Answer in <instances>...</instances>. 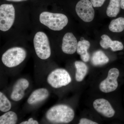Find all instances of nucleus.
<instances>
[{"instance_id":"14","label":"nucleus","mask_w":124,"mask_h":124,"mask_svg":"<svg viewBox=\"0 0 124 124\" xmlns=\"http://www.w3.org/2000/svg\"><path fill=\"white\" fill-rule=\"evenodd\" d=\"M109 59L103 51L99 50L93 54L91 62L93 65L96 66H102L109 62Z\"/></svg>"},{"instance_id":"22","label":"nucleus","mask_w":124,"mask_h":124,"mask_svg":"<svg viewBox=\"0 0 124 124\" xmlns=\"http://www.w3.org/2000/svg\"><path fill=\"white\" fill-rule=\"evenodd\" d=\"M106 0H90L93 7H99L102 6Z\"/></svg>"},{"instance_id":"11","label":"nucleus","mask_w":124,"mask_h":124,"mask_svg":"<svg viewBox=\"0 0 124 124\" xmlns=\"http://www.w3.org/2000/svg\"><path fill=\"white\" fill-rule=\"evenodd\" d=\"M78 42L76 38L72 32H67L62 39V51L67 54H72L77 51Z\"/></svg>"},{"instance_id":"10","label":"nucleus","mask_w":124,"mask_h":124,"mask_svg":"<svg viewBox=\"0 0 124 124\" xmlns=\"http://www.w3.org/2000/svg\"><path fill=\"white\" fill-rule=\"evenodd\" d=\"M28 81L24 78L18 80L14 85L10 95L11 100L18 101L22 100L24 95V92L29 86Z\"/></svg>"},{"instance_id":"20","label":"nucleus","mask_w":124,"mask_h":124,"mask_svg":"<svg viewBox=\"0 0 124 124\" xmlns=\"http://www.w3.org/2000/svg\"><path fill=\"white\" fill-rule=\"evenodd\" d=\"M102 39L100 41V46L104 49H107L110 48L112 40L110 37L107 35H103L101 36Z\"/></svg>"},{"instance_id":"2","label":"nucleus","mask_w":124,"mask_h":124,"mask_svg":"<svg viewBox=\"0 0 124 124\" xmlns=\"http://www.w3.org/2000/svg\"><path fill=\"white\" fill-rule=\"evenodd\" d=\"M41 23L54 31H60L67 26L68 19L63 14L44 11L40 15Z\"/></svg>"},{"instance_id":"6","label":"nucleus","mask_w":124,"mask_h":124,"mask_svg":"<svg viewBox=\"0 0 124 124\" xmlns=\"http://www.w3.org/2000/svg\"><path fill=\"white\" fill-rule=\"evenodd\" d=\"M47 81L53 88H58L69 84L71 81V79L66 70L58 68L54 70L49 74Z\"/></svg>"},{"instance_id":"8","label":"nucleus","mask_w":124,"mask_h":124,"mask_svg":"<svg viewBox=\"0 0 124 124\" xmlns=\"http://www.w3.org/2000/svg\"><path fill=\"white\" fill-rule=\"evenodd\" d=\"M119 76V71L116 68H113L108 71L107 77L100 83V91L108 93L115 91L118 86L117 79Z\"/></svg>"},{"instance_id":"25","label":"nucleus","mask_w":124,"mask_h":124,"mask_svg":"<svg viewBox=\"0 0 124 124\" xmlns=\"http://www.w3.org/2000/svg\"><path fill=\"white\" fill-rule=\"evenodd\" d=\"M121 8L124 10V0H121Z\"/></svg>"},{"instance_id":"16","label":"nucleus","mask_w":124,"mask_h":124,"mask_svg":"<svg viewBox=\"0 0 124 124\" xmlns=\"http://www.w3.org/2000/svg\"><path fill=\"white\" fill-rule=\"evenodd\" d=\"M120 7L121 0H110L107 8V15L110 17H116L119 13Z\"/></svg>"},{"instance_id":"4","label":"nucleus","mask_w":124,"mask_h":124,"mask_svg":"<svg viewBox=\"0 0 124 124\" xmlns=\"http://www.w3.org/2000/svg\"><path fill=\"white\" fill-rule=\"evenodd\" d=\"M33 42L35 51L38 57L42 60H46L50 57V45L48 38L45 32H37L34 36Z\"/></svg>"},{"instance_id":"13","label":"nucleus","mask_w":124,"mask_h":124,"mask_svg":"<svg viewBox=\"0 0 124 124\" xmlns=\"http://www.w3.org/2000/svg\"><path fill=\"white\" fill-rule=\"evenodd\" d=\"M90 46V43L87 40L80 41L78 42L77 52L80 55L81 59L85 62H88L89 60L90 57L88 50Z\"/></svg>"},{"instance_id":"18","label":"nucleus","mask_w":124,"mask_h":124,"mask_svg":"<svg viewBox=\"0 0 124 124\" xmlns=\"http://www.w3.org/2000/svg\"><path fill=\"white\" fill-rule=\"evenodd\" d=\"M108 28L113 32H122L124 30V18L119 17L112 20Z\"/></svg>"},{"instance_id":"5","label":"nucleus","mask_w":124,"mask_h":124,"mask_svg":"<svg viewBox=\"0 0 124 124\" xmlns=\"http://www.w3.org/2000/svg\"><path fill=\"white\" fill-rule=\"evenodd\" d=\"M15 9L11 4H3L0 6V30L8 31L13 26L15 20Z\"/></svg>"},{"instance_id":"15","label":"nucleus","mask_w":124,"mask_h":124,"mask_svg":"<svg viewBox=\"0 0 124 124\" xmlns=\"http://www.w3.org/2000/svg\"><path fill=\"white\" fill-rule=\"evenodd\" d=\"M76 68L75 78L78 82H81L86 75L88 67L86 64L81 61H76L75 62Z\"/></svg>"},{"instance_id":"19","label":"nucleus","mask_w":124,"mask_h":124,"mask_svg":"<svg viewBox=\"0 0 124 124\" xmlns=\"http://www.w3.org/2000/svg\"><path fill=\"white\" fill-rule=\"evenodd\" d=\"M11 107V103L5 95L0 92V110L2 112H7Z\"/></svg>"},{"instance_id":"3","label":"nucleus","mask_w":124,"mask_h":124,"mask_svg":"<svg viewBox=\"0 0 124 124\" xmlns=\"http://www.w3.org/2000/svg\"><path fill=\"white\" fill-rule=\"evenodd\" d=\"M27 56L25 49L21 47H12L2 54L1 60L3 64L8 68L17 66L23 62Z\"/></svg>"},{"instance_id":"26","label":"nucleus","mask_w":124,"mask_h":124,"mask_svg":"<svg viewBox=\"0 0 124 124\" xmlns=\"http://www.w3.org/2000/svg\"><path fill=\"white\" fill-rule=\"evenodd\" d=\"M6 0L10 1H13V2H20V1L27 0Z\"/></svg>"},{"instance_id":"7","label":"nucleus","mask_w":124,"mask_h":124,"mask_svg":"<svg viewBox=\"0 0 124 124\" xmlns=\"http://www.w3.org/2000/svg\"><path fill=\"white\" fill-rule=\"evenodd\" d=\"M93 4L89 0H80L77 4L76 11L78 16L85 22L93 21L94 10Z\"/></svg>"},{"instance_id":"24","label":"nucleus","mask_w":124,"mask_h":124,"mask_svg":"<svg viewBox=\"0 0 124 124\" xmlns=\"http://www.w3.org/2000/svg\"><path fill=\"white\" fill-rule=\"evenodd\" d=\"M19 124H39L37 121L33 120L32 118H31L27 121H23Z\"/></svg>"},{"instance_id":"1","label":"nucleus","mask_w":124,"mask_h":124,"mask_svg":"<svg viewBox=\"0 0 124 124\" xmlns=\"http://www.w3.org/2000/svg\"><path fill=\"white\" fill-rule=\"evenodd\" d=\"M75 112L70 107L58 104L52 107L46 113V119L54 124H67L72 121Z\"/></svg>"},{"instance_id":"17","label":"nucleus","mask_w":124,"mask_h":124,"mask_svg":"<svg viewBox=\"0 0 124 124\" xmlns=\"http://www.w3.org/2000/svg\"><path fill=\"white\" fill-rule=\"evenodd\" d=\"M17 120L16 113L10 111L0 116V124H16Z\"/></svg>"},{"instance_id":"23","label":"nucleus","mask_w":124,"mask_h":124,"mask_svg":"<svg viewBox=\"0 0 124 124\" xmlns=\"http://www.w3.org/2000/svg\"><path fill=\"white\" fill-rule=\"evenodd\" d=\"M78 124H99L97 122L85 118L81 119Z\"/></svg>"},{"instance_id":"27","label":"nucleus","mask_w":124,"mask_h":124,"mask_svg":"<svg viewBox=\"0 0 124 124\" xmlns=\"http://www.w3.org/2000/svg\"><path fill=\"white\" fill-rule=\"evenodd\" d=\"M85 40L84 38V37H81L80 39V41L83 40Z\"/></svg>"},{"instance_id":"9","label":"nucleus","mask_w":124,"mask_h":124,"mask_svg":"<svg viewBox=\"0 0 124 124\" xmlns=\"http://www.w3.org/2000/svg\"><path fill=\"white\" fill-rule=\"evenodd\" d=\"M93 105L95 110L104 117L111 118L115 115V110L106 99L103 98L96 99L93 102Z\"/></svg>"},{"instance_id":"21","label":"nucleus","mask_w":124,"mask_h":124,"mask_svg":"<svg viewBox=\"0 0 124 124\" xmlns=\"http://www.w3.org/2000/svg\"><path fill=\"white\" fill-rule=\"evenodd\" d=\"M110 48L113 51H120L122 50L124 46L121 42L116 40L112 41L111 44Z\"/></svg>"},{"instance_id":"12","label":"nucleus","mask_w":124,"mask_h":124,"mask_svg":"<svg viewBox=\"0 0 124 124\" xmlns=\"http://www.w3.org/2000/svg\"><path fill=\"white\" fill-rule=\"evenodd\" d=\"M49 95V91L47 89L44 88L37 89L31 93L28 99V103L31 105L36 104L45 100Z\"/></svg>"}]
</instances>
